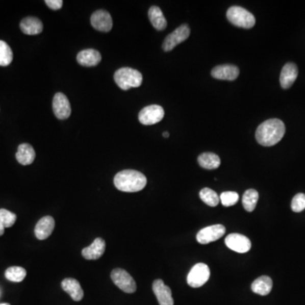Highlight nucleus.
<instances>
[{
	"label": "nucleus",
	"instance_id": "f257e3e1",
	"mask_svg": "<svg viewBox=\"0 0 305 305\" xmlns=\"http://www.w3.org/2000/svg\"><path fill=\"white\" fill-rule=\"evenodd\" d=\"M285 132V125L282 120L270 119L258 126L255 138L260 145L271 147L283 139Z\"/></svg>",
	"mask_w": 305,
	"mask_h": 305
},
{
	"label": "nucleus",
	"instance_id": "f03ea898",
	"mask_svg": "<svg viewBox=\"0 0 305 305\" xmlns=\"http://www.w3.org/2000/svg\"><path fill=\"white\" fill-rule=\"evenodd\" d=\"M118 190L125 193H136L143 190L147 185V178L138 170H125L118 172L114 178Z\"/></svg>",
	"mask_w": 305,
	"mask_h": 305
},
{
	"label": "nucleus",
	"instance_id": "7ed1b4c3",
	"mask_svg": "<svg viewBox=\"0 0 305 305\" xmlns=\"http://www.w3.org/2000/svg\"><path fill=\"white\" fill-rule=\"evenodd\" d=\"M114 79L119 88L128 91L132 88H138L143 83V75L133 68L123 67L116 70Z\"/></svg>",
	"mask_w": 305,
	"mask_h": 305
},
{
	"label": "nucleus",
	"instance_id": "20e7f679",
	"mask_svg": "<svg viewBox=\"0 0 305 305\" xmlns=\"http://www.w3.org/2000/svg\"><path fill=\"white\" fill-rule=\"evenodd\" d=\"M226 17L232 24L238 28L250 29L255 25V18L253 14L240 6L229 8Z\"/></svg>",
	"mask_w": 305,
	"mask_h": 305
},
{
	"label": "nucleus",
	"instance_id": "39448f33",
	"mask_svg": "<svg viewBox=\"0 0 305 305\" xmlns=\"http://www.w3.org/2000/svg\"><path fill=\"white\" fill-rule=\"evenodd\" d=\"M111 279L113 283L120 288V290L126 293H135L137 290V284L133 276L123 269H115L111 272Z\"/></svg>",
	"mask_w": 305,
	"mask_h": 305
},
{
	"label": "nucleus",
	"instance_id": "423d86ee",
	"mask_svg": "<svg viewBox=\"0 0 305 305\" xmlns=\"http://www.w3.org/2000/svg\"><path fill=\"white\" fill-rule=\"evenodd\" d=\"M210 270L207 265L204 263H198L191 269L190 272L188 273V285L193 288H200L207 283L210 279Z\"/></svg>",
	"mask_w": 305,
	"mask_h": 305
},
{
	"label": "nucleus",
	"instance_id": "0eeeda50",
	"mask_svg": "<svg viewBox=\"0 0 305 305\" xmlns=\"http://www.w3.org/2000/svg\"><path fill=\"white\" fill-rule=\"evenodd\" d=\"M189 35H190V28H189V27L187 24L180 26L173 33H170L166 37L164 43H163V49L165 52L172 50L173 48L176 47L178 44H180L181 43L187 40Z\"/></svg>",
	"mask_w": 305,
	"mask_h": 305
},
{
	"label": "nucleus",
	"instance_id": "6e6552de",
	"mask_svg": "<svg viewBox=\"0 0 305 305\" xmlns=\"http://www.w3.org/2000/svg\"><path fill=\"white\" fill-rule=\"evenodd\" d=\"M165 116V110L157 105H149L143 108L138 115V120L143 125H155L160 122Z\"/></svg>",
	"mask_w": 305,
	"mask_h": 305
},
{
	"label": "nucleus",
	"instance_id": "1a4fd4ad",
	"mask_svg": "<svg viewBox=\"0 0 305 305\" xmlns=\"http://www.w3.org/2000/svg\"><path fill=\"white\" fill-rule=\"evenodd\" d=\"M225 233V227L224 225H210L199 231L196 236V238L201 244H208L222 238Z\"/></svg>",
	"mask_w": 305,
	"mask_h": 305
},
{
	"label": "nucleus",
	"instance_id": "9d476101",
	"mask_svg": "<svg viewBox=\"0 0 305 305\" xmlns=\"http://www.w3.org/2000/svg\"><path fill=\"white\" fill-rule=\"evenodd\" d=\"M225 245L237 253H244L250 250L251 241L247 237L238 233L228 235L225 239Z\"/></svg>",
	"mask_w": 305,
	"mask_h": 305
},
{
	"label": "nucleus",
	"instance_id": "9b49d317",
	"mask_svg": "<svg viewBox=\"0 0 305 305\" xmlns=\"http://www.w3.org/2000/svg\"><path fill=\"white\" fill-rule=\"evenodd\" d=\"M53 110L59 120H65L70 117L71 108L67 97L62 93H57L53 98Z\"/></svg>",
	"mask_w": 305,
	"mask_h": 305
},
{
	"label": "nucleus",
	"instance_id": "f8f14e48",
	"mask_svg": "<svg viewBox=\"0 0 305 305\" xmlns=\"http://www.w3.org/2000/svg\"><path fill=\"white\" fill-rule=\"evenodd\" d=\"M91 24L96 30L108 33L112 29V18L106 10H97L91 16Z\"/></svg>",
	"mask_w": 305,
	"mask_h": 305
},
{
	"label": "nucleus",
	"instance_id": "ddd939ff",
	"mask_svg": "<svg viewBox=\"0 0 305 305\" xmlns=\"http://www.w3.org/2000/svg\"><path fill=\"white\" fill-rule=\"evenodd\" d=\"M152 291L160 305H174L171 290L161 279H157L154 282Z\"/></svg>",
	"mask_w": 305,
	"mask_h": 305
},
{
	"label": "nucleus",
	"instance_id": "4468645a",
	"mask_svg": "<svg viewBox=\"0 0 305 305\" xmlns=\"http://www.w3.org/2000/svg\"><path fill=\"white\" fill-rule=\"evenodd\" d=\"M211 75L219 80L234 81L239 75V69L233 65H218L213 69Z\"/></svg>",
	"mask_w": 305,
	"mask_h": 305
},
{
	"label": "nucleus",
	"instance_id": "2eb2a0df",
	"mask_svg": "<svg viewBox=\"0 0 305 305\" xmlns=\"http://www.w3.org/2000/svg\"><path fill=\"white\" fill-rule=\"evenodd\" d=\"M55 221L54 218L49 215L44 216L38 220L35 226L36 238L39 240H44L49 238L52 234L53 231L55 229Z\"/></svg>",
	"mask_w": 305,
	"mask_h": 305
},
{
	"label": "nucleus",
	"instance_id": "dca6fc26",
	"mask_svg": "<svg viewBox=\"0 0 305 305\" xmlns=\"http://www.w3.org/2000/svg\"><path fill=\"white\" fill-rule=\"evenodd\" d=\"M77 60L79 65L86 67H93L101 62L102 56L100 53L96 49H84L78 53Z\"/></svg>",
	"mask_w": 305,
	"mask_h": 305
},
{
	"label": "nucleus",
	"instance_id": "f3484780",
	"mask_svg": "<svg viewBox=\"0 0 305 305\" xmlns=\"http://www.w3.org/2000/svg\"><path fill=\"white\" fill-rule=\"evenodd\" d=\"M298 67L293 63H288L283 66L280 75L281 86L283 88L288 89L293 86L298 78Z\"/></svg>",
	"mask_w": 305,
	"mask_h": 305
},
{
	"label": "nucleus",
	"instance_id": "a211bd4d",
	"mask_svg": "<svg viewBox=\"0 0 305 305\" xmlns=\"http://www.w3.org/2000/svg\"><path fill=\"white\" fill-rule=\"evenodd\" d=\"M105 241L103 238H97L89 247L83 248L82 255L86 260H98L105 253Z\"/></svg>",
	"mask_w": 305,
	"mask_h": 305
},
{
	"label": "nucleus",
	"instance_id": "6ab92c4d",
	"mask_svg": "<svg viewBox=\"0 0 305 305\" xmlns=\"http://www.w3.org/2000/svg\"><path fill=\"white\" fill-rule=\"evenodd\" d=\"M61 287L63 290L70 294L73 300L79 302L83 299L84 293L78 280L74 278H65L61 283Z\"/></svg>",
	"mask_w": 305,
	"mask_h": 305
},
{
	"label": "nucleus",
	"instance_id": "aec40b11",
	"mask_svg": "<svg viewBox=\"0 0 305 305\" xmlns=\"http://www.w3.org/2000/svg\"><path fill=\"white\" fill-rule=\"evenodd\" d=\"M20 28L27 35H38L43 32V25L38 18L29 16L21 20Z\"/></svg>",
	"mask_w": 305,
	"mask_h": 305
},
{
	"label": "nucleus",
	"instance_id": "412c9836",
	"mask_svg": "<svg viewBox=\"0 0 305 305\" xmlns=\"http://www.w3.org/2000/svg\"><path fill=\"white\" fill-rule=\"evenodd\" d=\"M16 160L20 165H28L33 164L35 160L36 152L34 148L28 144V143H22L18 147L17 152L15 155Z\"/></svg>",
	"mask_w": 305,
	"mask_h": 305
},
{
	"label": "nucleus",
	"instance_id": "4be33fe9",
	"mask_svg": "<svg viewBox=\"0 0 305 305\" xmlns=\"http://www.w3.org/2000/svg\"><path fill=\"white\" fill-rule=\"evenodd\" d=\"M273 283L271 278L267 275H262L253 282L251 286V289L253 293L259 295L266 296L272 289Z\"/></svg>",
	"mask_w": 305,
	"mask_h": 305
},
{
	"label": "nucleus",
	"instance_id": "5701e85b",
	"mask_svg": "<svg viewBox=\"0 0 305 305\" xmlns=\"http://www.w3.org/2000/svg\"><path fill=\"white\" fill-rule=\"evenodd\" d=\"M148 18L152 27L158 31L165 30L167 27V21L163 15L162 10L158 6H152L148 10Z\"/></svg>",
	"mask_w": 305,
	"mask_h": 305
},
{
	"label": "nucleus",
	"instance_id": "b1692460",
	"mask_svg": "<svg viewBox=\"0 0 305 305\" xmlns=\"http://www.w3.org/2000/svg\"><path fill=\"white\" fill-rule=\"evenodd\" d=\"M198 162L201 167L207 170H215L220 165V159L213 152H204L198 158Z\"/></svg>",
	"mask_w": 305,
	"mask_h": 305
},
{
	"label": "nucleus",
	"instance_id": "393cba45",
	"mask_svg": "<svg viewBox=\"0 0 305 305\" xmlns=\"http://www.w3.org/2000/svg\"><path fill=\"white\" fill-rule=\"evenodd\" d=\"M259 200V193L255 189H248L243 196V205L248 212L255 210Z\"/></svg>",
	"mask_w": 305,
	"mask_h": 305
},
{
	"label": "nucleus",
	"instance_id": "a878e982",
	"mask_svg": "<svg viewBox=\"0 0 305 305\" xmlns=\"http://www.w3.org/2000/svg\"><path fill=\"white\" fill-rule=\"evenodd\" d=\"M27 270L20 266H12L8 268L5 271V277L13 283H20L25 279Z\"/></svg>",
	"mask_w": 305,
	"mask_h": 305
},
{
	"label": "nucleus",
	"instance_id": "bb28decb",
	"mask_svg": "<svg viewBox=\"0 0 305 305\" xmlns=\"http://www.w3.org/2000/svg\"><path fill=\"white\" fill-rule=\"evenodd\" d=\"M199 197L204 203L209 205L210 207H215L220 203V197L215 191L210 188H205L200 191Z\"/></svg>",
	"mask_w": 305,
	"mask_h": 305
},
{
	"label": "nucleus",
	"instance_id": "cd10ccee",
	"mask_svg": "<svg viewBox=\"0 0 305 305\" xmlns=\"http://www.w3.org/2000/svg\"><path fill=\"white\" fill-rule=\"evenodd\" d=\"M13 60V52L10 46L0 40V66H8Z\"/></svg>",
	"mask_w": 305,
	"mask_h": 305
},
{
	"label": "nucleus",
	"instance_id": "c85d7f7f",
	"mask_svg": "<svg viewBox=\"0 0 305 305\" xmlns=\"http://www.w3.org/2000/svg\"><path fill=\"white\" fill-rule=\"evenodd\" d=\"M16 215L5 209H0V221L5 228L11 227L16 221Z\"/></svg>",
	"mask_w": 305,
	"mask_h": 305
},
{
	"label": "nucleus",
	"instance_id": "c756f323",
	"mask_svg": "<svg viewBox=\"0 0 305 305\" xmlns=\"http://www.w3.org/2000/svg\"><path fill=\"white\" fill-rule=\"evenodd\" d=\"M239 199L238 193L236 192H224L220 196V201L225 207H230L238 203Z\"/></svg>",
	"mask_w": 305,
	"mask_h": 305
},
{
	"label": "nucleus",
	"instance_id": "7c9ffc66",
	"mask_svg": "<svg viewBox=\"0 0 305 305\" xmlns=\"http://www.w3.org/2000/svg\"><path fill=\"white\" fill-rule=\"evenodd\" d=\"M291 208L294 212H301L305 209V194L298 193L292 200Z\"/></svg>",
	"mask_w": 305,
	"mask_h": 305
},
{
	"label": "nucleus",
	"instance_id": "2f4dec72",
	"mask_svg": "<svg viewBox=\"0 0 305 305\" xmlns=\"http://www.w3.org/2000/svg\"><path fill=\"white\" fill-rule=\"evenodd\" d=\"M45 4L47 6L53 10H59L62 8V0H46Z\"/></svg>",
	"mask_w": 305,
	"mask_h": 305
},
{
	"label": "nucleus",
	"instance_id": "473e14b6",
	"mask_svg": "<svg viewBox=\"0 0 305 305\" xmlns=\"http://www.w3.org/2000/svg\"><path fill=\"white\" fill-rule=\"evenodd\" d=\"M5 226L3 225L2 223H1V221H0V237H1L4 233H5Z\"/></svg>",
	"mask_w": 305,
	"mask_h": 305
},
{
	"label": "nucleus",
	"instance_id": "72a5a7b5",
	"mask_svg": "<svg viewBox=\"0 0 305 305\" xmlns=\"http://www.w3.org/2000/svg\"><path fill=\"white\" fill-rule=\"evenodd\" d=\"M163 136H164L165 138H169V137H170V134H169L168 132H165V133H163Z\"/></svg>",
	"mask_w": 305,
	"mask_h": 305
},
{
	"label": "nucleus",
	"instance_id": "f704fd0d",
	"mask_svg": "<svg viewBox=\"0 0 305 305\" xmlns=\"http://www.w3.org/2000/svg\"><path fill=\"white\" fill-rule=\"evenodd\" d=\"M0 305H10V303H0Z\"/></svg>",
	"mask_w": 305,
	"mask_h": 305
}]
</instances>
